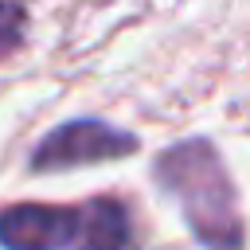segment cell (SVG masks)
Returning a JSON list of instances; mask_svg holds the SVG:
<instances>
[{"mask_svg": "<svg viewBox=\"0 0 250 250\" xmlns=\"http://www.w3.org/2000/svg\"><path fill=\"white\" fill-rule=\"evenodd\" d=\"M82 234V207L16 203L0 211V242L8 250H74Z\"/></svg>", "mask_w": 250, "mask_h": 250, "instance_id": "7a4b0ae2", "label": "cell"}, {"mask_svg": "<svg viewBox=\"0 0 250 250\" xmlns=\"http://www.w3.org/2000/svg\"><path fill=\"white\" fill-rule=\"evenodd\" d=\"M20 39H23V4L0 0V55H8Z\"/></svg>", "mask_w": 250, "mask_h": 250, "instance_id": "277c9868", "label": "cell"}, {"mask_svg": "<svg viewBox=\"0 0 250 250\" xmlns=\"http://www.w3.org/2000/svg\"><path fill=\"white\" fill-rule=\"evenodd\" d=\"M129 242V215L113 199H94L82 207V234L74 250H121Z\"/></svg>", "mask_w": 250, "mask_h": 250, "instance_id": "3957f363", "label": "cell"}, {"mask_svg": "<svg viewBox=\"0 0 250 250\" xmlns=\"http://www.w3.org/2000/svg\"><path fill=\"white\" fill-rule=\"evenodd\" d=\"M137 141L121 129H109L102 121H70L55 133H47L31 156V164L43 172V168H70V164H94V160H113V156H125L133 152Z\"/></svg>", "mask_w": 250, "mask_h": 250, "instance_id": "6da1fadb", "label": "cell"}]
</instances>
